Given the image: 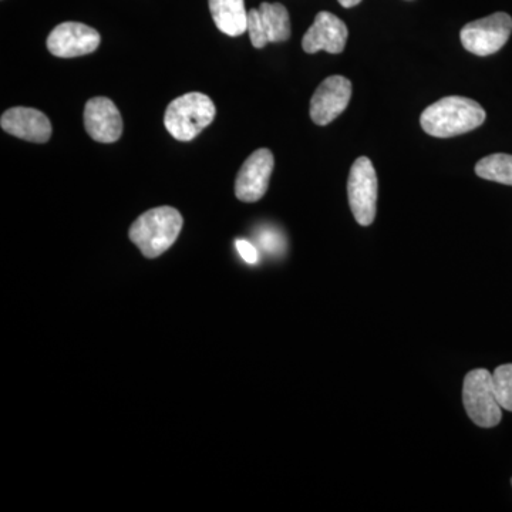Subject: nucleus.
<instances>
[{"mask_svg":"<svg viewBox=\"0 0 512 512\" xmlns=\"http://www.w3.org/2000/svg\"><path fill=\"white\" fill-rule=\"evenodd\" d=\"M274 154L268 148L254 151L242 164L235 181V194L242 202L261 200L269 188L272 171H274Z\"/></svg>","mask_w":512,"mask_h":512,"instance_id":"1a4fd4ad","label":"nucleus"},{"mask_svg":"<svg viewBox=\"0 0 512 512\" xmlns=\"http://www.w3.org/2000/svg\"><path fill=\"white\" fill-rule=\"evenodd\" d=\"M183 215L173 207H158L144 212L131 225L128 237L141 254L154 259L173 247L183 229Z\"/></svg>","mask_w":512,"mask_h":512,"instance_id":"f03ea898","label":"nucleus"},{"mask_svg":"<svg viewBox=\"0 0 512 512\" xmlns=\"http://www.w3.org/2000/svg\"><path fill=\"white\" fill-rule=\"evenodd\" d=\"M235 247H237L239 255H241V258L244 259L247 264L255 265L256 262L259 261L258 249H256L251 242L245 241V239H237Z\"/></svg>","mask_w":512,"mask_h":512,"instance_id":"f3484780","label":"nucleus"},{"mask_svg":"<svg viewBox=\"0 0 512 512\" xmlns=\"http://www.w3.org/2000/svg\"><path fill=\"white\" fill-rule=\"evenodd\" d=\"M463 403L468 417L478 427L491 429L503 419V407L495 394L493 373L485 369L471 370L464 379Z\"/></svg>","mask_w":512,"mask_h":512,"instance_id":"20e7f679","label":"nucleus"},{"mask_svg":"<svg viewBox=\"0 0 512 512\" xmlns=\"http://www.w3.org/2000/svg\"><path fill=\"white\" fill-rule=\"evenodd\" d=\"M476 174L483 180L512 187V156L498 153L481 158L476 165Z\"/></svg>","mask_w":512,"mask_h":512,"instance_id":"2eb2a0df","label":"nucleus"},{"mask_svg":"<svg viewBox=\"0 0 512 512\" xmlns=\"http://www.w3.org/2000/svg\"><path fill=\"white\" fill-rule=\"evenodd\" d=\"M493 383L500 406L512 412V363L494 370Z\"/></svg>","mask_w":512,"mask_h":512,"instance_id":"dca6fc26","label":"nucleus"},{"mask_svg":"<svg viewBox=\"0 0 512 512\" xmlns=\"http://www.w3.org/2000/svg\"><path fill=\"white\" fill-rule=\"evenodd\" d=\"M214 101L198 92L183 94L168 104L164 114V126L178 141H191L215 119Z\"/></svg>","mask_w":512,"mask_h":512,"instance_id":"7ed1b4c3","label":"nucleus"},{"mask_svg":"<svg viewBox=\"0 0 512 512\" xmlns=\"http://www.w3.org/2000/svg\"><path fill=\"white\" fill-rule=\"evenodd\" d=\"M352 83L343 76H330L320 83L311 100V119L318 126H328L349 106Z\"/></svg>","mask_w":512,"mask_h":512,"instance_id":"9d476101","label":"nucleus"},{"mask_svg":"<svg viewBox=\"0 0 512 512\" xmlns=\"http://www.w3.org/2000/svg\"><path fill=\"white\" fill-rule=\"evenodd\" d=\"M511 33V16L508 13L497 12L487 18L467 23L461 29L460 39L467 52L485 57L500 52L510 39Z\"/></svg>","mask_w":512,"mask_h":512,"instance_id":"423d86ee","label":"nucleus"},{"mask_svg":"<svg viewBox=\"0 0 512 512\" xmlns=\"http://www.w3.org/2000/svg\"><path fill=\"white\" fill-rule=\"evenodd\" d=\"M340 5L343 6V8H355V6L359 5L362 0H338Z\"/></svg>","mask_w":512,"mask_h":512,"instance_id":"a211bd4d","label":"nucleus"},{"mask_svg":"<svg viewBox=\"0 0 512 512\" xmlns=\"http://www.w3.org/2000/svg\"><path fill=\"white\" fill-rule=\"evenodd\" d=\"M84 127L97 143H116L123 134V119L113 101L94 97L84 107Z\"/></svg>","mask_w":512,"mask_h":512,"instance_id":"f8f14e48","label":"nucleus"},{"mask_svg":"<svg viewBox=\"0 0 512 512\" xmlns=\"http://www.w3.org/2000/svg\"><path fill=\"white\" fill-rule=\"evenodd\" d=\"M485 110L467 97H444L431 104L420 117L421 128L431 137L451 138L476 130L484 123Z\"/></svg>","mask_w":512,"mask_h":512,"instance_id":"f257e3e1","label":"nucleus"},{"mask_svg":"<svg viewBox=\"0 0 512 512\" xmlns=\"http://www.w3.org/2000/svg\"><path fill=\"white\" fill-rule=\"evenodd\" d=\"M100 33L79 22L60 23L47 37V49L53 56L72 59L90 55L99 49Z\"/></svg>","mask_w":512,"mask_h":512,"instance_id":"6e6552de","label":"nucleus"},{"mask_svg":"<svg viewBox=\"0 0 512 512\" xmlns=\"http://www.w3.org/2000/svg\"><path fill=\"white\" fill-rule=\"evenodd\" d=\"M248 33L252 46L262 49L268 43L286 42L291 37V18L281 3H261L248 12Z\"/></svg>","mask_w":512,"mask_h":512,"instance_id":"0eeeda50","label":"nucleus"},{"mask_svg":"<svg viewBox=\"0 0 512 512\" xmlns=\"http://www.w3.org/2000/svg\"><path fill=\"white\" fill-rule=\"evenodd\" d=\"M348 37V26L342 19L330 12H319L315 22L303 36L302 47L309 55L320 50L330 55H339L345 50Z\"/></svg>","mask_w":512,"mask_h":512,"instance_id":"9b49d317","label":"nucleus"},{"mask_svg":"<svg viewBox=\"0 0 512 512\" xmlns=\"http://www.w3.org/2000/svg\"><path fill=\"white\" fill-rule=\"evenodd\" d=\"M215 26L224 35L238 37L248 32V12L244 0H208Z\"/></svg>","mask_w":512,"mask_h":512,"instance_id":"4468645a","label":"nucleus"},{"mask_svg":"<svg viewBox=\"0 0 512 512\" xmlns=\"http://www.w3.org/2000/svg\"><path fill=\"white\" fill-rule=\"evenodd\" d=\"M0 126L10 136L37 144L47 143L53 131L46 114L32 107H13L6 110L0 119Z\"/></svg>","mask_w":512,"mask_h":512,"instance_id":"ddd939ff","label":"nucleus"},{"mask_svg":"<svg viewBox=\"0 0 512 512\" xmlns=\"http://www.w3.org/2000/svg\"><path fill=\"white\" fill-rule=\"evenodd\" d=\"M379 181L375 165L367 157H359L350 168L348 198L357 224L369 227L375 222Z\"/></svg>","mask_w":512,"mask_h":512,"instance_id":"39448f33","label":"nucleus"}]
</instances>
